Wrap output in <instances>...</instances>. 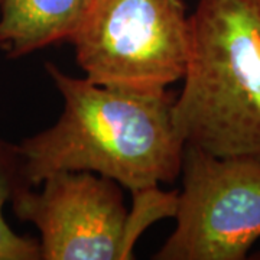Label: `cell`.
Listing matches in <instances>:
<instances>
[{
    "label": "cell",
    "mask_w": 260,
    "mask_h": 260,
    "mask_svg": "<svg viewBox=\"0 0 260 260\" xmlns=\"http://www.w3.org/2000/svg\"><path fill=\"white\" fill-rule=\"evenodd\" d=\"M133 207L127 210L123 234H121L120 260L132 259L133 247L142 233L159 220L177 215L178 198L177 191L165 192L159 189V185L148 186L132 191Z\"/></svg>",
    "instance_id": "obj_7"
},
{
    "label": "cell",
    "mask_w": 260,
    "mask_h": 260,
    "mask_svg": "<svg viewBox=\"0 0 260 260\" xmlns=\"http://www.w3.org/2000/svg\"><path fill=\"white\" fill-rule=\"evenodd\" d=\"M174 120L185 145L260 159V0H198Z\"/></svg>",
    "instance_id": "obj_2"
},
{
    "label": "cell",
    "mask_w": 260,
    "mask_h": 260,
    "mask_svg": "<svg viewBox=\"0 0 260 260\" xmlns=\"http://www.w3.org/2000/svg\"><path fill=\"white\" fill-rule=\"evenodd\" d=\"M3 205L0 203V260H42L41 243L13 232L3 217Z\"/></svg>",
    "instance_id": "obj_9"
},
{
    "label": "cell",
    "mask_w": 260,
    "mask_h": 260,
    "mask_svg": "<svg viewBox=\"0 0 260 260\" xmlns=\"http://www.w3.org/2000/svg\"><path fill=\"white\" fill-rule=\"evenodd\" d=\"M70 42L87 80L164 93L185 74L189 16L182 0H93Z\"/></svg>",
    "instance_id": "obj_3"
},
{
    "label": "cell",
    "mask_w": 260,
    "mask_h": 260,
    "mask_svg": "<svg viewBox=\"0 0 260 260\" xmlns=\"http://www.w3.org/2000/svg\"><path fill=\"white\" fill-rule=\"evenodd\" d=\"M93 0H0V51L20 58L71 41Z\"/></svg>",
    "instance_id": "obj_6"
},
{
    "label": "cell",
    "mask_w": 260,
    "mask_h": 260,
    "mask_svg": "<svg viewBox=\"0 0 260 260\" xmlns=\"http://www.w3.org/2000/svg\"><path fill=\"white\" fill-rule=\"evenodd\" d=\"M177 227L156 260H243L260 239V159L185 145Z\"/></svg>",
    "instance_id": "obj_4"
},
{
    "label": "cell",
    "mask_w": 260,
    "mask_h": 260,
    "mask_svg": "<svg viewBox=\"0 0 260 260\" xmlns=\"http://www.w3.org/2000/svg\"><path fill=\"white\" fill-rule=\"evenodd\" d=\"M45 70L64 109L54 126L18 145L29 186L64 171L94 172L130 192L175 181L185 142L174 120V94L99 85L65 74L52 62Z\"/></svg>",
    "instance_id": "obj_1"
},
{
    "label": "cell",
    "mask_w": 260,
    "mask_h": 260,
    "mask_svg": "<svg viewBox=\"0 0 260 260\" xmlns=\"http://www.w3.org/2000/svg\"><path fill=\"white\" fill-rule=\"evenodd\" d=\"M28 185L23 178L22 156L18 145L0 139V203L10 201L19 186Z\"/></svg>",
    "instance_id": "obj_8"
},
{
    "label": "cell",
    "mask_w": 260,
    "mask_h": 260,
    "mask_svg": "<svg viewBox=\"0 0 260 260\" xmlns=\"http://www.w3.org/2000/svg\"><path fill=\"white\" fill-rule=\"evenodd\" d=\"M38 186H19L10 204L20 221L41 233L42 260H120L127 208L116 181L64 171Z\"/></svg>",
    "instance_id": "obj_5"
}]
</instances>
